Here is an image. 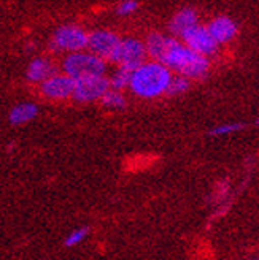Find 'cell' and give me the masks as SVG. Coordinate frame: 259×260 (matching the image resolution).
Instances as JSON below:
<instances>
[{
    "label": "cell",
    "instance_id": "13",
    "mask_svg": "<svg viewBox=\"0 0 259 260\" xmlns=\"http://www.w3.org/2000/svg\"><path fill=\"white\" fill-rule=\"evenodd\" d=\"M37 114H38V107L35 103L22 102L19 105L11 108L8 119H10V124H13V125H22V124H27L32 119H35Z\"/></svg>",
    "mask_w": 259,
    "mask_h": 260
},
{
    "label": "cell",
    "instance_id": "7",
    "mask_svg": "<svg viewBox=\"0 0 259 260\" xmlns=\"http://www.w3.org/2000/svg\"><path fill=\"white\" fill-rule=\"evenodd\" d=\"M180 38L183 40V45H186L189 49H192L194 53H197L200 56H213L218 49V43L213 40V37L210 32L207 30L205 25H200L199 22L196 25H192L191 29L183 32L180 35Z\"/></svg>",
    "mask_w": 259,
    "mask_h": 260
},
{
    "label": "cell",
    "instance_id": "12",
    "mask_svg": "<svg viewBox=\"0 0 259 260\" xmlns=\"http://www.w3.org/2000/svg\"><path fill=\"white\" fill-rule=\"evenodd\" d=\"M197 24V15L196 11H194L192 8H183L180 10L177 15L172 18L170 24H169V30L180 37L183 32H186L188 29H191L192 25Z\"/></svg>",
    "mask_w": 259,
    "mask_h": 260
},
{
    "label": "cell",
    "instance_id": "6",
    "mask_svg": "<svg viewBox=\"0 0 259 260\" xmlns=\"http://www.w3.org/2000/svg\"><path fill=\"white\" fill-rule=\"evenodd\" d=\"M107 89H110V83L105 75L81 76L75 80L72 97L81 103L96 102L107 92Z\"/></svg>",
    "mask_w": 259,
    "mask_h": 260
},
{
    "label": "cell",
    "instance_id": "20",
    "mask_svg": "<svg viewBox=\"0 0 259 260\" xmlns=\"http://www.w3.org/2000/svg\"><path fill=\"white\" fill-rule=\"evenodd\" d=\"M229 195V183L227 181H223V183H218L216 189H215V193H213V200L215 203H221L224 199H227Z\"/></svg>",
    "mask_w": 259,
    "mask_h": 260
},
{
    "label": "cell",
    "instance_id": "16",
    "mask_svg": "<svg viewBox=\"0 0 259 260\" xmlns=\"http://www.w3.org/2000/svg\"><path fill=\"white\" fill-rule=\"evenodd\" d=\"M189 89V80L181 75L172 76L169 86L165 89V94L167 95H180V94H185L186 90Z\"/></svg>",
    "mask_w": 259,
    "mask_h": 260
},
{
    "label": "cell",
    "instance_id": "14",
    "mask_svg": "<svg viewBox=\"0 0 259 260\" xmlns=\"http://www.w3.org/2000/svg\"><path fill=\"white\" fill-rule=\"evenodd\" d=\"M100 105L110 108V110H123L126 107V99L123 95L121 90H116V89H107V92L103 94L100 99Z\"/></svg>",
    "mask_w": 259,
    "mask_h": 260
},
{
    "label": "cell",
    "instance_id": "21",
    "mask_svg": "<svg viewBox=\"0 0 259 260\" xmlns=\"http://www.w3.org/2000/svg\"><path fill=\"white\" fill-rule=\"evenodd\" d=\"M251 260H257V257H256V258H251Z\"/></svg>",
    "mask_w": 259,
    "mask_h": 260
},
{
    "label": "cell",
    "instance_id": "18",
    "mask_svg": "<svg viewBox=\"0 0 259 260\" xmlns=\"http://www.w3.org/2000/svg\"><path fill=\"white\" fill-rule=\"evenodd\" d=\"M242 128H245V125L240 124V122L223 124V125L213 127V128L210 130V137H223V135H229V134L239 132V130H242Z\"/></svg>",
    "mask_w": 259,
    "mask_h": 260
},
{
    "label": "cell",
    "instance_id": "15",
    "mask_svg": "<svg viewBox=\"0 0 259 260\" xmlns=\"http://www.w3.org/2000/svg\"><path fill=\"white\" fill-rule=\"evenodd\" d=\"M131 75L132 72L127 70V69H123V67H118L111 78H108V83H110V87L111 89H116V90H124L129 87V81H131Z\"/></svg>",
    "mask_w": 259,
    "mask_h": 260
},
{
    "label": "cell",
    "instance_id": "8",
    "mask_svg": "<svg viewBox=\"0 0 259 260\" xmlns=\"http://www.w3.org/2000/svg\"><path fill=\"white\" fill-rule=\"evenodd\" d=\"M42 84V94L51 100H66V99H70L72 94H73V86H75V80L70 78L69 75H59V73H54L51 75L49 78Z\"/></svg>",
    "mask_w": 259,
    "mask_h": 260
},
{
    "label": "cell",
    "instance_id": "10",
    "mask_svg": "<svg viewBox=\"0 0 259 260\" xmlns=\"http://www.w3.org/2000/svg\"><path fill=\"white\" fill-rule=\"evenodd\" d=\"M207 30L210 32L213 37V40L218 45H224L232 42L237 37L239 27L234 19H231L229 16H218L209 22V25H205Z\"/></svg>",
    "mask_w": 259,
    "mask_h": 260
},
{
    "label": "cell",
    "instance_id": "4",
    "mask_svg": "<svg viewBox=\"0 0 259 260\" xmlns=\"http://www.w3.org/2000/svg\"><path fill=\"white\" fill-rule=\"evenodd\" d=\"M145 43H141L137 38H124V40H120V43L116 45L108 60L114 62L118 67L134 72L141 62H145Z\"/></svg>",
    "mask_w": 259,
    "mask_h": 260
},
{
    "label": "cell",
    "instance_id": "17",
    "mask_svg": "<svg viewBox=\"0 0 259 260\" xmlns=\"http://www.w3.org/2000/svg\"><path fill=\"white\" fill-rule=\"evenodd\" d=\"M88 237H89V227H78V229L72 230L66 237L64 246H66V248H75V246L81 244Z\"/></svg>",
    "mask_w": 259,
    "mask_h": 260
},
{
    "label": "cell",
    "instance_id": "11",
    "mask_svg": "<svg viewBox=\"0 0 259 260\" xmlns=\"http://www.w3.org/2000/svg\"><path fill=\"white\" fill-rule=\"evenodd\" d=\"M54 73H56V67L53 62L48 59H43V57H38L29 63L25 76H27V80L31 83H43L46 78H49Z\"/></svg>",
    "mask_w": 259,
    "mask_h": 260
},
{
    "label": "cell",
    "instance_id": "1",
    "mask_svg": "<svg viewBox=\"0 0 259 260\" xmlns=\"http://www.w3.org/2000/svg\"><path fill=\"white\" fill-rule=\"evenodd\" d=\"M172 78V70L158 60L141 62L132 72L129 89L140 99H156L165 94Z\"/></svg>",
    "mask_w": 259,
    "mask_h": 260
},
{
    "label": "cell",
    "instance_id": "3",
    "mask_svg": "<svg viewBox=\"0 0 259 260\" xmlns=\"http://www.w3.org/2000/svg\"><path fill=\"white\" fill-rule=\"evenodd\" d=\"M64 73L69 75L73 80L81 76H91V75H105L107 65L105 60L94 56L93 53H70L64 59Z\"/></svg>",
    "mask_w": 259,
    "mask_h": 260
},
{
    "label": "cell",
    "instance_id": "9",
    "mask_svg": "<svg viewBox=\"0 0 259 260\" xmlns=\"http://www.w3.org/2000/svg\"><path fill=\"white\" fill-rule=\"evenodd\" d=\"M121 38L116 35L114 32L110 30H96L93 34L88 35V49L89 53H93L94 56L108 60L111 53L114 51L116 45L120 43Z\"/></svg>",
    "mask_w": 259,
    "mask_h": 260
},
{
    "label": "cell",
    "instance_id": "2",
    "mask_svg": "<svg viewBox=\"0 0 259 260\" xmlns=\"http://www.w3.org/2000/svg\"><path fill=\"white\" fill-rule=\"evenodd\" d=\"M161 63H164L169 70L177 72L178 75L185 78H192V80H200L209 73L210 62L209 57L200 56L189 49L186 45L180 43L177 38L170 37L169 46L161 59Z\"/></svg>",
    "mask_w": 259,
    "mask_h": 260
},
{
    "label": "cell",
    "instance_id": "19",
    "mask_svg": "<svg viewBox=\"0 0 259 260\" xmlns=\"http://www.w3.org/2000/svg\"><path fill=\"white\" fill-rule=\"evenodd\" d=\"M138 10V2L137 0H123V2L116 8V13L120 16H129Z\"/></svg>",
    "mask_w": 259,
    "mask_h": 260
},
{
    "label": "cell",
    "instance_id": "5",
    "mask_svg": "<svg viewBox=\"0 0 259 260\" xmlns=\"http://www.w3.org/2000/svg\"><path fill=\"white\" fill-rule=\"evenodd\" d=\"M88 32L76 24H66L56 29L51 48L54 51H66V53H78L88 46Z\"/></svg>",
    "mask_w": 259,
    "mask_h": 260
}]
</instances>
